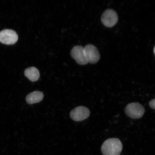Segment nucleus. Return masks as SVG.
<instances>
[{
    "label": "nucleus",
    "mask_w": 155,
    "mask_h": 155,
    "mask_svg": "<svg viewBox=\"0 0 155 155\" xmlns=\"http://www.w3.org/2000/svg\"><path fill=\"white\" fill-rule=\"evenodd\" d=\"M123 149V144L117 138L107 139L102 144L101 152L103 155H120Z\"/></svg>",
    "instance_id": "obj_1"
},
{
    "label": "nucleus",
    "mask_w": 155,
    "mask_h": 155,
    "mask_svg": "<svg viewBox=\"0 0 155 155\" xmlns=\"http://www.w3.org/2000/svg\"><path fill=\"white\" fill-rule=\"evenodd\" d=\"M125 112L129 117L133 119H138L144 115L145 109L143 106L138 103H132L126 107Z\"/></svg>",
    "instance_id": "obj_2"
},
{
    "label": "nucleus",
    "mask_w": 155,
    "mask_h": 155,
    "mask_svg": "<svg viewBox=\"0 0 155 155\" xmlns=\"http://www.w3.org/2000/svg\"><path fill=\"white\" fill-rule=\"evenodd\" d=\"M18 40V35L15 31L5 29L0 32V42L8 45L14 44Z\"/></svg>",
    "instance_id": "obj_3"
},
{
    "label": "nucleus",
    "mask_w": 155,
    "mask_h": 155,
    "mask_svg": "<svg viewBox=\"0 0 155 155\" xmlns=\"http://www.w3.org/2000/svg\"><path fill=\"white\" fill-rule=\"evenodd\" d=\"M90 111L84 106L78 107L70 112V117L73 120L81 121L86 119L90 115Z\"/></svg>",
    "instance_id": "obj_4"
},
{
    "label": "nucleus",
    "mask_w": 155,
    "mask_h": 155,
    "mask_svg": "<svg viewBox=\"0 0 155 155\" xmlns=\"http://www.w3.org/2000/svg\"><path fill=\"white\" fill-rule=\"evenodd\" d=\"M71 55L79 65H84L88 63L85 55L84 48L82 46H76L74 47L71 50Z\"/></svg>",
    "instance_id": "obj_5"
},
{
    "label": "nucleus",
    "mask_w": 155,
    "mask_h": 155,
    "mask_svg": "<svg viewBox=\"0 0 155 155\" xmlns=\"http://www.w3.org/2000/svg\"><path fill=\"white\" fill-rule=\"evenodd\" d=\"M118 19L117 13L113 10H107L102 15V22L104 26L111 28L115 25Z\"/></svg>",
    "instance_id": "obj_6"
},
{
    "label": "nucleus",
    "mask_w": 155,
    "mask_h": 155,
    "mask_svg": "<svg viewBox=\"0 0 155 155\" xmlns=\"http://www.w3.org/2000/svg\"><path fill=\"white\" fill-rule=\"evenodd\" d=\"M85 55L88 63L95 64L100 59V54L97 48L92 45H87L84 48Z\"/></svg>",
    "instance_id": "obj_7"
},
{
    "label": "nucleus",
    "mask_w": 155,
    "mask_h": 155,
    "mask_svg": "<svg viewBox=\"0 0 155 155\" xmlns=\"http://www.w3.org/2000/svg\"><path fill=\"white\" fill-rule=\"evenodd\" d=\"M44 94L42 92L36 91L28 94L26 97L27 103L29 104L37 103L41 101L44 98Z\"/></svg>",
    "instance_id": "obj_8"
},
{
    "label": "nucleus",
    "mask_w": 155,
    "mask_h": 155,
    "mask_svg": "<svg viewBox=\"0 0 155 155\" xmlns=\"http://www.w3.org/2000/svg\"><path fill=\"white\" fill-rule=\"evenodd\" d=\"M25 75L32 82L37 81L40 76L39 71L37 68L34 67L28 68L25 70Z\"/></svg>",
    "instance_id": "obj_9"
},
{
    "label": "nucleus",
    "mask_w": 155,
    "mask_h": 155,
    "mask_svg": "<svg viewBox=\"0 0 155 155\" xmlns=\"http://www.w3.org/2000/svg\"><path fill=\"white\" fill-rule=\"evenodd\" d=\"M149 105L151 108L155 110V99L151 101L149 103Z\"/></svg>",
    "instance_id": "obj_10"
},
{
    "label": "nucleus",
    "mask_w": 155,
    "mask_h": 155,
    "mask_svg": "<svg viewBox=\"0 0 155 155\" xmlns=\"http://www.w3.org/2000/svg\"><path fill=\"white\" fill-rule=\"evenodd\" d=\"M154 53L155 54V47H154Z\"/></svg>",
    "instance_id": "obj_11"
}]
</instances>
